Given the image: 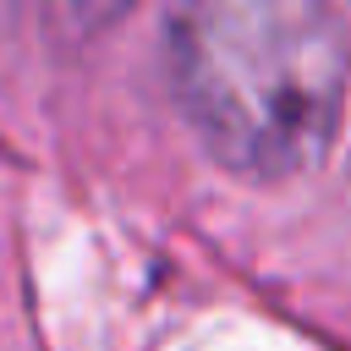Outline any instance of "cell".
<instances>
[{"label":"cell","instance_id":"cell-1","mask_svg":"<svg viewBox=\"0 0 351 351\" xmlns=\"http://www.w3.org/2000/svg\"><path fill=\"white\" fill-rule=\"evenodd\" d=\"M170 88L197 143L241 181L307 176L351 93L335 0H170Z\"/></svg>","mask_w":351,"mask_h":351},{"label":"cell","instance_id":"cell-2","mask_svg":"<svg viewBox=\"0 0 351 351\" xmlns=\"http://www.w3.org/2000/svg\"><path fill=\"white\" fill-rule=\"evenodd\" d=\"M121 5H126V0H82V11H88L93 22H99V16H110V11H121Z\"/></svg>","mask_w":351,"mask_h":351}]
</instances>
